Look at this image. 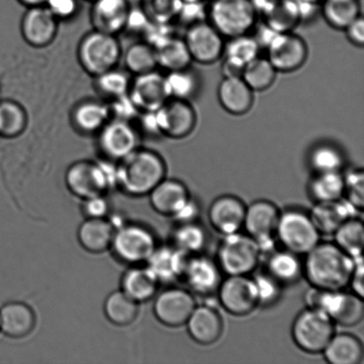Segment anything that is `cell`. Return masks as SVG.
Instances as JSON below:
<instances>
[{
  "label": "cell",
  "mask_w": 364,
  "mask_h": 364,
  "mask_svg": "<svg viewBox=\"0 0 364 364\" xmlns=\"http://www.w3.org/2000/svg\"><path fill=\"white\" fill-rule=\"evenodd\" d=\"M156 235L138 223H124L114 234L112 250L115 258L129 267L144 265L158 248Z\"/></svg>",
  "instance_id": "obj_6"
},
{
  "label": "cell",
  "mask_w": 364,
  "mask_h": 364,
  "mask_svg": "<svg viewBox=\"0 0 364 364\" xmlns=\"http://www.w3.org/2000/svg\"><path fill=\"white\" fill-rule=\"evenodd\" d=\"M291 333L302 351L320 354L333 337L334 322L323 310L309 308L295 319Z\"/></svg>",
  "instance_id": "obj_9"
},
{
  "label": "cell",
  "mask_w": 364,
  "mask_h": 364,
  "mask_svg": "<svg viewBox=\"0 0 364 364\" xmlns=\"http://www.w3.org/2000/svg\"><path fill=\"white\" fill-rule=\"evenodd\" d=\"M260 48L259 43L251 33L230 38L225 44L223 56L231 57L247 64L252 60L259 55Z\"/></svg>",
  "instance_id": "obj_48"
},
{
  "label": "cell",
  "mask_w": 364,
  "mask_h": 364,
  "mask_svg": "<svg viewBox=\"0 0 364 364\" xmlns=\"http://www.w3.org/2000/svg\"><path fill=\"white\" fill-rule=\"evenodd\" d=\"M59 23L46 6L28 7L21 17V38L31 48H46L55 41Z\"/></svg>",
  "instance_id": "obj_17"
},
{
  "label": "cell",
  "mask_w": 364,
  "mask_h": 364,
  "mask_svg": "<svg viewBox=\"0 0 364 364\" xmlns=\"http://www.w3.org/2000/svg\"><path fill=\"white\" fill-rule=\"evenodd\" d=\"M182 278L195 294L205 297L215 294L223 282L217 262L200 255L188 257Z\"/></svg>",
  "instance_id": "obj_21"
},
{
  "label": "cell",
  "mask_w": 364,
  "mask_h": 364,
  "mask_svg": "<svg viewBox=\"0 0 364 364\" xmlns=\"http://www.w3.org/2000/svg\"><path fill=\"white\" fill-rule=\"evenodd\" d=\"M176 21H179L186 28L200 21H207V5L205 2H182Z\"/></svg>",
  "instance_id": "obj_52"
},
{
  "label": "cell",
  "mask_w": 364,
  "mask_h": 364,
  "mask_svg": "<svg viewBox=\"0 0 364 364\" xmlns=\"http://www.w3.org/2000/svg\"><path fill=\"white\" fill-rule=\"evenodd\" d=\"M133 77L129 96L141 112H156L169 99L165 75L155 70Z\"/></svg>",
  "instance_id": "obj_19"
},
{
  "label": "cell",
  "mask_w": 364,
  "mask_h": 364,
  "mask_svg": "<svg viewBox=\"0 0 364 364\" xmlns=\"http://www.w3.org/2000/svg\"><path fill=\"white\" fill-rule=\"evenodd\" d=\"M112 119L129 121L132 122L135 119H138L141 112L135 106L129 96V94L122 96V97L112 100L109 103Z\"/></svg>",
  "instance_id": "obj_51"
},
{
  "label": "cell",
  "mask_w": 364,
  "mask_h": 364,
  "mask_svg": "<svg viewBox=\"0 0 364 364\" xmlns=\"http://www.w3.org/2000/svg\"><path fill=\"white\" fill-rule=\"evenodd\" d=\"M105 313L110 323L117 326H128L137 318L139 303L121 290L114 291L106 299Z\"/></svg>",
  "instance_id": "obj_38"
},
{
  "label": "cell",
  "mask_w": 364,
  "mask_h": 364,
  "mask_svg": "<svg viewBox=\"0 0 364 364\" xmlns=\"http://www.w3.org/2000/svg\"><path fill=\"white\" fill-rule=\"evenodd\" d=\"M158 66L169 71L185 69L193 62L183 38L171 35L154 46Z\"/></svg>",
  "instance_id": "obj_33"
},
{
  "label": "cell",
  "mask_w": 364,
  "mask_h": 364,
  "mask_svg": "<svg viewBox=\"0 0 364 364\" xmlns=\"http://www.w3.org/2000/svg\"><path fill=\"white\" fill-rule=\"evenodd\" d=\"M96 135L100 152L110 161L119 162L140 147V132L129 121L110 119Z\"/></svg>",
  "instance_id": "obj_12"
},
{
  "label": "cell",
  "mask_w": 364,
  "mask_h": 364,
  "mask_svg": "<svg viewBox=\"0 0 364 364\" xmlns=\"http://www.w3.org/2000/svg\"><path fill=\"white\" fill-rule=\"evenodd\" d=\"M159 284L158 278L145 264L131 266L121 278V291L140 304L155 297Z\"/></svg>",
  "instance_id": "obj_30"
},
{
  "label": "cell",
  "mask_w": 364,
  "mask_h": 364,
  "mask_svg": "<svg viewBox=\"0 0 364 364\" xmlns=\"http://www.w3.org/2000/svg\"><path fill=\"white\" fill-rule=\"evenodd\" d=\"M253 280L258 291L259 306H271L279 299L282 284L269 274H259Z\"/></svg>",
  "instance_id": "obj_50"
},
{
  "label": "cell",
  "mask_w": 364,
  "mask_h": 364,
  "mask_svg": "<svg viewBox=\"0 0 364 364\" xmlns=\"http://www.w3.org/2000/svg\"><path fill=\"white\" fill-rule=\"evenodd\" d=\"M221 107L232 115L247 113L253 105V91L242 77H224L218 88Z\"/></svg>",
  "instance_id": "obj_31"
},
{
  "label": "cell",
  "mask_w": 364,
  "mask_h": 364,
  "mask_svg": "<svg viewBox=\"0 0 364 364\" xmlns=\"http://www.w3.org/2000/svg\"><path fill=\"white\" fill-rule=\"evenodd\" d=\"M186 326L192 340L203 346L216 343L223 333L220 314L208 305L196 306Z\"/></svg>",
  "instance_id": "obj_25"
},
{
  "label": "cell",
  "mask_w": 364,
  "mask_h": 364,
  "mask_svg": "<svg viewBox=\"0 0 364 364\" xmlns=\"http://www.w3.org/2000/svg\"><path fill=\"white\" fill-rule=\"evenodd\" d=\"M258 17L253 0H212L207 5V21L224 38L251 33Z\"/></svg>",
  "instance_id": "obj_5"
},
{
  "label": "cell",
  "mask_w": 364,
  "mask_h": 364,
  "mask_svg": "<svg viewBox=\"0 0 364 364\" xmlns=\"http://www.w3.org/2000/svg\"><path fill=\"white\" fill-rule=\"evenodd\" d=\"M33 309L23 302L6 303L0 309V331L12 338H23L35 329Z\"/></svg>",
  "instance_id": "obj_28"
},
{
  "label": "cell",
  "mask_w": 364,
  "mask_h": 364,
  "mask_svg": "<svg viewBox=\"0 0 364 364\" xmlns=\"http://www.w3.org/2000/svg\"><path fill=\"white\" fill-rule=\"evenodd\" d=\"M267 262V274L283 284L298 282L303 274V264L296 253L284 251L269 253Z\"/></svg>",
  "instance_id": "obj_35"
},
{
  "label": "cell",
  "mask_w": 364,
  "mask_h": 364,
  "mask_svg": "<svg viewBox=\"0 0 364 364\" xmlns=\"http://www.w3.org/2000/svg\"><path fill=\"white\" fill-rule=\"evenodd\" d=\"M267 57L279 73H292L306 63L309 55L306 43L294 31L277 33L267 46Z\"/></svg>",
  "instance_id": "obj_15"
},
{
  "label": "cell",
  "mask_w": 364,
  "mask_h": 364,
  "mask_svg": "<svg viewBox=\"0 0 364 364\" xmlns=\"http://www.w3.org/2000/svg\"><path fill=\"white\" fill-rule=\"evenodd\" d=\"M166 87L168 97L189 101L198 94L200 78L191 66L185 69L169 71L165 75Z\"/></svg>",
  "instance_id": "obj_39"
},
{
  "label": "cell",
  "mask_w": 364,
  "mask_h": 364,
  "mask_svg": "<svg viewBox=\"0 0 364 364\" xmlns=\"http://www.w3.org/2000/svg\"><path fill=\"white\" fill-rule=\"evenodd\" d=\"M207 244L205 228L196 223L180 224L173 234V245L188 256L199 255Z\"/></svg>",
  "instance_id": "obj_46"
},
{
  "label": "cell",
  "mask_w": 364,
  "mask_h": 364,
  "mask_svg": "<svg viewBox=\"0 0 364 364\" xmlns=\"http://www.w3.org/2000/svg\"><path fill=\"white\" fill-rule=\"evenodd\" d=\"M348 41L353 45L363 46L364 44V21L362 16L353 21L347 28H345Z\"/></svg>",
  "instance_id": "obj_55"
},
{
  "label": "cell",
  "mask_w": 364,
  "mask_h": 364,
  "mask_svg": "<svg viewBox=\"0 0 364 364\" xmlns=\"http://www.w3.org/2000/svg\"><path fill=\"white\" fill-rule=\"evenodd\" d=\"M309 164L316 173L341 172L345 158L343 152L337 146L321 144L310 152Z\"/></svg>",
  "instance_id": "obj_45"
},
{
  "label": "cell",
  "mask_w": 364,
  "mask_h": 364,
  "mask_svg": "<svg viewBox=\"0 0 364 364\" xmlns=\"http://www.w3.org/2000/svg\"><path fill=\"white\" fill-rule=\"evenodd\" d=\"M87 1H89V2H94L95 0H87Z\"/></svg>",
  "instance_id": "obj_63"
},
{
  "label": "cell",
  "mask_w": 364,
  "mask_h": 364,
  "mask_svg": "<svg viewBox=\"0 0 364 364\" xmlns=\"http://www.w3.org/2000/svg\"><path fill=\"white\" fill-rule=\"evenodd\" d=\"M149 196L152 208L156 213L171 217L176 216L191 199L184 184L166 178Z\"/></svg>",
  "instance_id": "obj_29"
},
{
  "label": "cell",
  "mask_w": 364,
  "mask_h": 364,
  "mask_svg": "<svg viewBox=\"0 0 364 364\" xmlns=\"http://www.w3.org/2000/svg\"><path fill=\"white\" fill-rule=\"evenodd\" d=\"M345 192L347 200L362 212L364 205V177L362 169L350 171L344 176Z\"/></svg>",
  "instance_id": "obj_49"
},
{
  "label": "cell",
  "mask_w": 364,
  "mask_h": 364,
  "mask_svg": "<svg viewBox=\"0 0 364 364\" xmlns=\"http://www.w3.org/2000/svg\"><path fill=\"white\" fill-rule=\"evenodd\" d=\"M82 212L87 219H105L109 213V203L105 195L83 199Z\"/></svg>",
  "instance_id": "obj_53"
},
{
  "label": "cell",
  "mask_w": 364,
  "mask_h": 364,
  "mask_svg": "<svg viewBox=\"0 0 364 364\" xmlns=\"http://www.w3.org/2000/svg\"><path fill=\"white\" fill-rule=\"evenodd\" d=\"M128 2L131 4V5H135V4L141 2V0H127Z\"/></svg>",
  "instance_id": "obj_62"
},
{
  "label": "cell",
  "mask_w": 364,
  "mask_h": 364,
  "mask_svg": "<svg viewBox=\"0 0 364 364\" xmlns=\"http://www.w3.org/2000/svg\"><path fill=\"white\" fill-rule=\"evenodd\" d=\"M183 39L192 60L196 63L212 64L223 56L224 37L208 21L186 28Z\"/></svg>",
  "instance_id": "obj_16"
},
{
  "label": "cell",
  "mask_w": 364,
  "mask_h": 364,
  "mask_svg": "<svg viewBox=\"0 0 364 364\" xmlns=\"http://www.w3.org/2000/svg\"><path fill=\"white\" fill-rule=\"evenodd\" d=\"M277 73L269 59L259 55L246 64L242 78L253 92L263 91L273 85Z\"/></svg>",
  "instance_id": "obj_44"
},
{
  "label": "cell",
  "mask_w": 364,
  "mask_h": 364,
  "mask_svg": "<svg viewBox=\"0 0 364 364\" xmlns=\"http://www.w3.org/2000/svg\"><path fill=\"white\" fill-rule=\"evenodd\" d=\"M196 306L191 292L181 288H168L156 296L153 311L164 326L180 327L187 323Z\"/></svg>",
  "instance_id": "obj_18"
},
{
  "label": "cell",
  "mask_w": 364,
  "mask_h": 364,
  "mask_svg": "<svg viewBox=\"0 0 364 364\" xmlns=\"http://www.w3.org/2000/svg\"><path fill=\"white\" fill-rule=\"evenodd\" d=\"M224 237L218 250L217 264L220 270L228 276H248L262 257L258 244L240 232Z\"/></svg>",
  "instance_id": "obj_7"
},
{
  "label": "cell",
  "mask_w": 364,
  "mask_h": 364,
  "mask_svg": "<svg viewBox=\"0 0 364 364\" xmlns=\"http://www.w3.org/2000/svg\"><path fill=\"white\" fill-rule=\"evenodd\" d=\"M65 183L69 191L82 200L105 195L109 189L117 187V163L108 159L75 162L66 171Z\"/></svg>",
  "instance_id": "obj_3"
},
{
  "label": "cell",
  "mask_w": 364,
  "mask_h": 364,
  "mask_svg": "<svg viewBox=\"0 0 364 364\" xmlns=\"http://www.w3.org/2000/svg\"><path fill=\"white\" fill-rule=\"evenodd\" d=\"M70 123L78 134H97L112 119L108 102L98 100H85L71 109Z\"/></svg>",
  "instance_id": "obj_26"
},
{
  "label": "cell",
  "mask_w": 364,
  "mask_h": 364,
  "mask_svg": "<svg viewBox=\"0 0 364 364\" xmlns=\"http://www.w3.org/2000/svg\"><path fill=\"white\" fill-rule=\"evenodd\" d=\"M117 165V188L136 198L149 195L166 178V163L151 149L139 147Z\"/></svg>",
  "instance_id": "obj_2"
},
{
  "label": "cell",
  "mask_w": 364,
  "mask_h": 364,
  "mask_svg": "<svg viewBox=\"0 0 364 364\" xmlns=\"http://www.w3.org/2000/svg\"><path fill=\"white\" fill-rule=\"evenodd\" d=\"M303 273L313 287L341 291L350 283L355 259L336 244L322 242L306 253Z\"/></svg>",
  "instance_id": "obj_1"
},
{
  "label": "cell",
  "mask_w": 364,
  "mask_h": 364,
  "mask_svg": "<svg viewBox=\"0 0 364 364\" xmlns=\"http://www.w3.org/2000/svg\"><path fill=\"white\" fill-rule=\"evenodd\" d=\"M277 237L285 250L298 255H306L320 242V233L309 215L298 210L280 214Z\"/></svg>",
  "instance_id": "obj_10"
},
{
  "label": "cell",
  "mask_w": 364,
  "mask_h": 364,
  "mask_svg": "<svg viewBox=\"0 0 364 364\" xmlns=\"http://www.w3.org/2000/svg\"><path fill=\"white\" fill-rule=\"evenodd\" d=\"M345 192L344 176L341 172L316 173L309 184V193L316 202L336 201Z\"/></svg>",
  "instance_id": "obj_41"
},
{
  "label": "cell",
  "mask_w": 364,
  "mask_h": 364,
  "mask_svg": "<svg viewBox=\"0 0 364 364\" xmlns=\"http://www.w3.org/2000/svg\"><path fill=\"white\" fill-rule=\"evenodd\" d=\"M142 9L152 23L172 24L177 19L181 0H141Z\"/></svg>",
  "instance_id": "obj_47"
},
{
  "label": "cell",
  "mask_w": 364,
  "mask_h": 364,
  "mask_svg": "<svg viewBox=\"0 0 364 364\" xmlns=\"http://www.w3.org/2000/svg\"><path fill=\"white\" fill-rule=\"evenodd\" d=\"M122 59L126 70L132 76L151 73L159 67L154 48L145 41L132 44L123 53Z\"/></svg>",
  "instance_id": "obj_40"
},
{
  "label": "cell",
  "mask_w": 364,
  "mask_h": 364,
  "mask_svg": "<svg viewBox=\"0 0 364 364\" xmlns=\"http://www.w3.org/2000/svg\"><path fill=\"white\" fill-rule=\"evenodd\" d=\"M122 46L115 35L92 30L78 43L77 58L85 73L95 77L119 65Z\"/></svg>",
  "instance_id": "obj_4"
},
{
  "label": "cell",
  "mask_w": 364,
  "mask_h": 364,
  "mask_svg": "<svg viewBox=\"0 0 364 364\" xmlns=\"http://www.w3.org/2000/svg\"><path fill=\"white\" fill-rule=\"evenodd\" d=\"M161 136L180 140L188 136L196 124V113L188 101L170 98L155 112Z\"/></svg>",
  "instance_id": "obj_14"
},
{
  "label": "cell",
  "mask_w": 364,
  "mask_h": 364,
  "mask_svg": "<svg viewBox=\"0 0 364 364\" xmlns=\"http://www.w3.org/2000/svg\"><path fill=\"white\" fill-rule=\"evenodd\" d=\"M320 6L327 23L337 30H345L361 16L359 0H323Z\"/></svg>",
  "instance_id": "obj_37"
},
{
  "label": "cell",
  "mask_w": 364,
  "mask_h": 364,
  "mask_svg": "<svg viewBox=\"0 0 364 364\" xmlns=\"http://www.w3.org/2000/svg\"><path fill=\"white\" fill-rule=\"evenodd\" d=\"M183 3H198V2H205L206 0H181Z\"/></svg>",
  "instance_id": "obj_61"
},
{
  "label": "cell",
  "mask_w": 364,
  "mask_h": 364,
  "mask_svg": "<svg viewBox=\"0 0 364 364\" xmlns=\"http://www.w3.org/2000/svg\"><path fill=\"white\" fill-rule=\"evenodd\" d=\"M355 259V269L354 271H353L350 283H349V285L353 289V291H354V294L356 295H358L359 297H361L363 299V294H364V280H363V258L361 257V258Z\"/></svg>",
  "instance_id": "obj_56"
},
{
  "label": "cell",
  "mask_w": 364,
  "mask_h": 364,
  "mask_svg": "<svg viewBox=\"0 0 364 364\" xmlns=\"http://www.w3.org/2000/svg\"><path fill=\"white\" fill-rule=\"evenodd\" d=\"M335 244L353 259L363 257L364 228L362 220L352 218L341 225L333 234Z\"/></svg>",
  "instance_id": "obj_43"
},
{
  "label": "cell",
  "mask_w": 364,
  "mask_h": 364,
  "mask_svg": "<svg viewBox=\"0 0 364 364\" xmlns=\"http://www.w3.org/2000/svg\"><path fill=\"white\" fill-rule=\"evenodd\" d=\"M245 210L240 199L232 196H220L210 206V223L221 235L237 233L244 227Z\"/></svg>",
  "instance_id": "obj_23"
},
{
  "label": "cell",
  "mask_w": 364,
  "mask_h": 364,
  "mask_svg": "<svg viewBox=\"0 0 364 364\" xmlns=\"http://www.w3.org/2000/svg\"><path fill=\"white\" fill-rule=\"evenodd\" d=\"M199 216V206L198 203L194 201L191 198L186 205L179 213L174 216L178 223L180 224L196 223V219Z\"/></svg>",
  "instance_id": "obj_57"
},
{
  "label": "cell",
  "mask_w": 364,
  "mask_h": 364,
  "mask_svg": "<svg viewBox=\"0 0 364 364\" xmlns=\"http://www.w3.org/2000/svg\"><path fill=\"white\" fill-rule=\"evenodd\" d=\"M280 214L277 207L267 200H259L246 208L242 228L258 244L262 256L273 252Z\"/></svg>",
  "instance_id": "obj_11"
},
{
  "label": "cell",
  "mask_w": 364,
  "mask_h": 364,
  "mask_svg": "<svg viewBox=\"0 0 364 364\" xmlns=\"http://www.w3.org/2000/svg\"><path fill=\"white\" fill-rule=\"evenodd\" d=\"M59 21L70 20L78 12V0H48L46 5Z\"/></svg>",
  "instance_id": "obj_54"
},
{
  "label": "cell",
  "mask_w": 364,
  "mask_h": 364,
  "mask_svg": "<svg viewBox=\"0 0 364 364\" xmlns=\"http://www.w3.org/2000/svg\"><path fill=\"white\" fill-rule=\"evenodd\" d=\"M217 294L221 306L233 316H247L259 306L255 282L247 276H228Z\"/></svg>",
  "instance_id": "obj_13"
},
{
  "label": "cell",
  "mask_w": 364,
  "mask_h": 364,
  "mask_svg": "<svg viewBox=\"0 0 364 364\" xmlns=\"http://www.w3.org/2000/svg\"><path fill=\"white\" fill-rule=\"evenodd\" d=\"M90 20L92 28L115 35L126 30L131 4L127 0H95Z\"/></svg>",
  "instance_id": "obj_22"
},
{
  "label": "cell",
  "mask_w": 364,
  "mask_h": 364,
  "mask_svg": "<svg viewBox=\"0 0 364 364\" xmlns=\"http://www.w3.org/2000/svg\"><path fill=\"white\" fill-rule=\"evenodd\" d=\"M188 255L176 246H161L156 249L147 265L160 283H173L183 277Z\"/></svg>",
  "instance_id": "obj_27"
},
{
  "label": "cell",
  "mask_w": 364,
  "mask_h": 364,
  "mask_svg": "<svg viewBox=\"0 0 364 364\" xmlns=\"http://www.w3.org/2000/svg\"><path fill=\"white\" fill-rule=\"evenodd\" d=\"M299 1L303 2V3H309V4H313V5H321V3L323 1V0H299Z\"/></svg>",
  "instance_id": "obj_60"
},
{
  "label": "cell",
  "mask_w": 364,
  "mask_h": 364,
  "mask_svg": "<svg viewBox=\"0 0 364 364\" xmlns=\"http://www.w3.org/2000/svg\"><path fill=\"white\" fill-rule=\"evenodd\" d=\"M26 110L13 100L0 101V137L16 139L23 134L28 127Z\"/></svg>",
  "instance_id": "obj_36"
},
{
  "label": "cell",
  "mask_w": 364,
  "mask_h": 364,
  "mask_svg": "<svg viewBox=\"0 0 364 364\" xmlns=\"http://www.w3.org/2000/svg\"><path fill=\"white\" fill-rule=\"evenodd\" d=\"M264 25L276 33L294 30L301 23L298 0H253Z\"/></svg>",
  "instance_id": "obj_20"
},
{
  "label": "cell",
  "mask_w": 364,
  "mask_h": 364,
  "mask_svg": "<svg viewBox=\"0 0 364 364\" xmlns=\"http://www.w3.org/2000/svg\"><path fill=\"white\" fill-rule=\"evenodd\" d=\"M115 230L107 218L87 219L78 228V242L85 251L100 255L110 249Z\"/></svg>",
  "instance_id": "obj_32"
},
{
  "label": "cell",
  "mask_w": 364,
  "mask_h": 364,
  "mask_svg": "<svg viewBox=\"0 0 364 364\" xmlns=\"http://www.w3.org/2000/svg\"><path fill=\"white\" fill-rule=\"evenodd\" d=\"M323 353L331 364H358L363 359V348L358 338L341 333L333 335Z\"/></svg>",
  "instance_id": "obj_34"
},
{
  "label": "cell",
  "mask_w": 364,
  "mask_h": 364,
  "mask_svg": "<svg viewBox=\"0 0 364 364\" xmlns=\"http://www.w3.org/2000/svg\"><path fill=\"white\" fill-rule=\"evenodd\" d=\"M21 5L28 7L45 6L48 0H17Z\"/></svg>",
  "instance_id": "obj_59"
},
{
  "label": "cell",
  "mask_w": 364,
  "mask_h": 364,
  "mask_svg": "<svg viewBox=\"0 0 364 364\" xmlns=\"http://www.w3.org/2000/svg\"><path fill=\"white\" fill-rule=\"evenodd\" d=\"M359 210L347 199L316 202L309 217L320 235H333L346 221L356 218Z\"/></svg>",
  "instance_id": "obj_24"
},
{
  "label": "cell",
  "mask_w": 364,
  "mask_h": 364,
  "mask_svg": "<svg viewBox=\"0 0 364 364\" xmlns=\"http://www.w3.org/2000/svg\"><path fill=\"white\" fill-rule=\"evenodd\" d=\"M306 302L309 308L323 310L334 323L342 326H355L363 318V298L355 294L313 287L306 292Z\"/></svg>",
  "instance_id": "obj_8"
},
{
  "label": "cell",
  "mask_w": 364,
  "mask_h": 364,
  "mask_svg": "<svg viewBox=\"0 0 364 364\" xmlns=\"http://www.w3.org/2000/svg\"><path fill=\"white\" fill-rule=\"evenodd\" d=\"M245 65L246 64L242 63L240 60L224 56L221 73H223V77H242Z\"/></svg>",
  "instance_id": "obj_58"
},
{
  "label": "cell",
  "mask_w": 364,
  "mask_h": 364,
  "mask_svg": "<svg viewBox=\"0 0 364 364\" xmlns=\"http://www.w3.org/2000/svg\"><path fill=\"white\" fill-rule=\"evenodd\" d=\"M94 78L96 91L102 97L112 101L129 94L133 76L128 71L121 70L117 67Z\"/></svg>",
  "instance_id": "obj_42"
}]
</instances>
